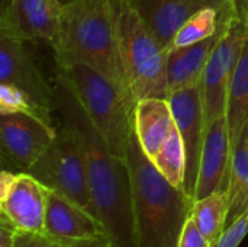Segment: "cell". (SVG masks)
Wrapping results in <instances>:
<instances>
[{"mask_svg": "<svg viewBox=\"0 0 248 247\" xmlns=\"http://www.w3.org/2000/svg\"><path fill=\"white\" fill-rule=\"evenodd\" d=\"M55 83L57 112L81 143L94 217L113 246L134 247L132 188L126 159L112 153L70 83L60 74Z\"/></svg>", "mask_w": 248, "mask_h": 247, "instance_id": "6da1fadb", "label": "cell"}, {"mask_svg": "<svg viewBox=\"0 0 248 247\" xmlns=\"http://www.w3.org/2000/svg\"><path fill=\"white\" fill-rule=\"evenodd\" d=\"M126 163L132 188L134 247H177L193 202L157 169L142 150L135 130Z\"/></svg>", "mask_w": 248, "mask_h": 247, "instance_id": "7a4b0ae2", "label": "cell"}, {"mask_svg": "<svg viewBox=\"0 0 248 247\" xmlns=\"http://www.w3.org/2000/svg\"><path fill=\"white\" fill-rule=\"evenodd\" d=\"M54 52L57 64H87L131 92L119 49L115 0H76L65 6Z\"/></svg>", "mask_w": 248, "mask_h": 247, "instance_id": "3957f363", "label": "cell"}, {"mask_svg": "<svg viewBox=\"0 0 248 247\" xmlns=\"http://www.w3.org/2000/svg\"><path fill=\"white\" fill-rule=\"evenodd\" d=\"M57 74L62 76L74 89L112 153L126 159L135 122L137 100L132 93L83 63L57 64Z\"/></svg>", "mask_w": 248, "mask_h": 247, "instance_id": "277c9868", "label": "cell"}, {"mask_svg": "<svg viewBox=\"0 0 248 247\" xmlns=\"http://www.w3.org/2000/svg\"><path fill=\"white\" fill-rule=\"evenodd\" d=\"M118 36L128 86L138 102L142 98H166L167 51L145 26L135 7L115 0Z\"/></svg>", "mask_w": 248, "mask_h": 247, "instance_id": "5b68a950", "label": "cell"}, {"mask_svg": "<svg viewBox=\"0 0 248 247\" xmlns=\"http://www.w3.org/2000/svg\"><path fill=\"white\" fill-rule=\"evenodd\" d=\"M46 189L61 194L94 215L90 201L84 153L77 132L61 121L46 151L26 172Z\"/></svg>", "mask_w": 248, "mask_h": 247, "instance_id": "8992f818", "label": "cell"}, {"mask_svg": "<svg viewBox=\"0 0 248 247\" xmlns=\"http://www.w3.org/2000/svg\"><path fill=\"white\" fill-rule=\"evenodd\" d=\"M224 32L205 67L201 89L203 102L205 130L212 121L225 115L227 93L248 38V26L235 17L219 15Z\"/></svg>", "mask_w": 248, "mask_h": 247, "instance_id": "52a82bcc", "label": "cell"}, {"mask_svg": "<svg viewBox=\"0 0 248 247\" xmlns=\"http://www.w3.org/2000/svg\"><path fill=\"white\" fill-rule=\"evenodd\" d=\"M0 83L22 90L36 115L52 125V112L57 111L55 89L42 76L25 42L6 33H0Z\"/></svg>", "mask_w": 248, "mask_h": 247, "instance_id": "ba28073f", "label": "cell"}, {"mask_svg": "<svg viewBox=\"0 0 248 247\" xmlns=\"http://www.w3.org/2000/svg\"><path fill=\"white\" fill-rule=\"evenodd\" d=\"M46 188L26 172L3 170L0 223L23 233H45Z\"/></svg>", "mask_w": 248, "mask_h": 247, "instance_id": "9c48e42d", "label": "cell"}, {"mask_svg": "<svg viewBox=\"0 0 248 247\" xmlns=\"http://www.w3.org/2000/svg\"><path fill=\"white\" fill-rule=\"evenodd\" d=\"M64 7L58 0H10L1 12L0 33L23 42L58 45Z\"/></svg>", "mask_w": 248, "mask_h": 247, "instance_id": "30bf717a", "label": "cell"}, {"mask_svg": "<svg viewBox=\"0 0 248 247\" xmlns=\"http://www.w3.org/2000/svg\"><path fill=\"white\" fill-rule=\"evenodd\" d=\"M57 128L28 112L0 114L3 159L19 172H28L55 138Z\"/></svg>", "mask_w": 248, "mask_h": 247, "instance_id": "8fae6325", "label": "cell"}, {"mask_svg": "<svg viewBox=\"0 0 248 247\" xmlns=\"http://www.w3.org/2000/svg\"><path fill=\"white\" fill-rule=\"evenodd\" d=\"M174 122L182 135L186 151V173L183 189L195 202L199 178L201 154L205 138V116L201 84L173 92L167 96Z\"/></svg>", "mask_w": 248, "mask_h": 247, "instance_id": "7c38bea8", "label": "cell"}, {"mask_svg": "<svg viewBox=\"0 0 248 247\" xmlns=\"http://www.w3.org/2000/svg\"><path fill=\"white\" fill-rule=\"evenodd\" d=\"M230 162L231 140L224 115L212 121L205 130L195 201L218 191H228Z\"/></svg>", "mask_w": 248, "mask_h": 247, "instance_id": "4fadbf2b", "label": "cell"}, {"mask_svg": "<svg viewBox=\"0 0 248 247\" xmlns=\"http://www.w3.org/2000/svg\"><path fill=\"white\" fill-rule=\"evenodd\" d=\"M209 6L221 10V0H140L135 9L150 32L167 51L186 20Z\"/></svg>", "mask_w": 248, "mask_h": 247, "instance_id": "5bb4252c", "label": "cell"}, {"mask_svg": "<svg viewBox=\"0 0 248 247\" xmlns=\"http://www.w3.org/2000/svg\"><path fill=\"white\" fill-rule=\"evenodd\" d=\"M45 233L58 242L105 236L100 221L58 192L46 191Z\"/></svg>", "mask_w": 248, "mask_h": 247, "instance_id": "9a60e30c", "label": "cell"}, {"mask_svg": "<svg viewBox=\"0 0 248 247\" xmlns=\"http://www.w3.org/2000/svg\"><path fill=\"white\" fill-rule=\"evenodd\" d=\"M224 32L219 19V29L215 35L183 48L167 51V90L169 95L186 87L201 84L208 60Z\"/></svg>", "mask_w": 248, "mask_h": 247, "instance_id": "2e32d148", "label": "cell"}, {"mask_svg": "<svg viewBox=\"0 0 248 247\" xmlns=\"http://www.w3.org/2000/svg\"><path fill=\"white\" fill-rule=\"evenodd\" d=\"M174 124L166 98H142L137 102L134 130L142 150L151 160L167 140Z\"/></svg>", "mask_w": 248, "mask_h": 247, "instance_id": "e0dca14e", "label": "cell"}, {"mask_svg": "<svg viewBox=\"0 0 248 247\" xmlns=\"http://www.w3.org/2000/svg\"><path fill=\"white\" fill-rule=\"evenodd\" d=\"M225 118L232 150L248 127V38L228 87Z\"/></svg>", "mask_w": 248, "mask_h": 247, "instance_id": "ac0fdd59", "label": "cell"}, {"mask_svg": "<svg viewBox=\"0 0 248 247\" xmlns=\"http://www.w3.org/2000/svg\"><path fill=\"white\" fill-rule=\"evenodd\" d=\"M230 213L228 191H218L205 198L196 199L192 207V217L203 236L212 245L227 229Z\"/></svg>", "mask_w": 248, "mask_h": 247, "instance_id": "d6986e66", "label": "cell"}, {"mask_svg": "<svg viewBox=\"0 0 248 247\" xmlns=\"http://www.w3.org/2000/svg\"><path fill=\"white\" fill-rule=\"evenodd\" d=\"M153 162L170 183L183 189L186 173V151L176 124Z\"/></svg>", "mask_w": 248, "mask_h": 247, "instance_id": "ffe728a7", "label": "cell"}, {"mask_svg": "<svg viewBox=\"0 0 248 247\" xmlns=\"http://www.w3.org/2000/svg\"><path fill=\"white\" fill-rule=\"evenodd\" d=\"M219 29V9L209 6L195 13L177 31L170 48H183L215 35ZM169 48V49H170ZM167 49V51H169Z\"/></svg>", "mask_w": 248, "mask_h": 247, "instance_id": "44dd1931", "label": "cell"}, {"mask_svg": "<svg viewBox=\"0 0 248 247\" xmlns=\"http://www.w3.org/2000/svg\"><path fill=\"white\" fill-rule=\"evenodd\" d=\"M248 183V127L231 150L228 195L234 198Z\"/></svg>", "mask_w": 248, "mask_h": 247, "instance_id": "7402d4cb", "label": "cell"}, {"mask_svg": "<svg viewBox=\"0 0 248 247\" xmlns=\"http://www.w3.org/2000/svg\"><path fill=\"white\" fill-rule=\"evenodd\" d=\"M13 112H28L36 115L29 98L22 90L12 84L0 83V114Z\"/></svg>", "mask_w": 248, "mask_h": 247, "instance_id": "603a6c76", "label": "cell"}, {"mask_svg": "<svg viewBox=\"0 0 248 247\" xmlns=\"http://www.w3.org/2000/svg\"><path fill=\"white\" fill-rule=\"evenodd\" d=\"M248 233V210L232 221L211 247H238Z\"/></svg>", "mask_w": 248, "mask_h": 247, "instance_id": "cb8c5ba5", "label": "cell"}, {"mask_svg": "<svg viewBox=\"0 0 248 247\" xmlns=\"http://www.w3.org/2000/svg\"><path fill=\"white\" fill-rule=\"evenodd\" d=\"M177 247H211L209 240L203 236V233L201 231V229L198 227L192 215L187 218L182 230Z\"/></svg>", "mask_w": 248, "mask_h": 247, "instance_id": "d4e9b609", "label": "cell"}, {"mask_svg": "<svg viewBox=\"0 0 248 247\" xmlns=\"http://www.w3.org/2000/svg\"><path fill=\"white\" fill-rule=\"evenodd\" d=\"M15 247H64V245L46 233H23L16 231Z\"/></svg>", "mask_w": 248, "mask_h": 247, "instance_id": "484cf974", "label": "cell"}, {"mask_svg": "<svg viewBox=\"0 0 248 247\" xmlns=\"http://www.w3.org/2000/svg\"><path fill=\"white\" fill-rule=\"evenodd\" d=\"M248 0H221V10L219 15L243 19L244 10L247 7Z\"/></svg>", "mask_w": 248, "mask_h": 247, "instance_id": "4316f807", "label": "cell"}, {"mask_svg": "<svg viewBox=\"0 0 248 247\" xmlns=\"http://www.w3.org/2000/svg\"><path fill=\"white\" fill-rule=\"evenodd\" d=\"M64 247H115L110 237L108 234L97 236V237H87V239H78L71 242H61Z\"/></svg>", "mask_w": 248, "mask_h": 247, "instance_id": "83f0119b", "label": "cell"}, {"mask_svg": "<svg viewBox=\"0 0 248 247\" xmlns=\"http://www.w3.org/2000/svg\"><path fill=\"white\" fill-rule=\"evenodd\" d=\"M15 229L4 223H0V247H15Z\"/></svg>", "mask_w": 248, "mask_h": 247, "instance_id": "f1b7e54d", "label": "cell"}, {"mask_svg": "<svg viewBox=\"0 0 248 247\" xmlns=\"http://www.w3.org/2000/svg\"><path fill=\"white\" fill-rule=\"evenodd\" d=\"M76 0H58V3L62 6V7H65V6H68V4H71V3H74Z\"/></svg>", "mask_w": 248, "mask_h": 247, "instance_id": "f546056e", "label": "cell"}, {"mask_svg": "<svg viewBox=\"0 0 248 247\" xmlns=\"http://www.w3.org/2000/svg\"><path fill=\"white\" fill-rule=\"evenodd\" d=\"M241 20L248 26V4L247 7H246V10H244V15H243V19H241Z\"/></svg>", "mask_w": 248, "mask_h": 247, "instance_id": "4dcf8cb0", "label": "cell"}, {"mask_svg": "<svg viewBox=\"0 0 248 247\" xmlns=\"http://www.w3.org/2000/svg\"><path fill=\"white\" fill-rule=\"evenodd\" d=\"M122 1L128 3V4H129V6H132V7H137V4H138V1H140V0H122Z\"/></svg>", "mask_w": 248, "mask_h": 247, "instance_id": "1f68e13d", "label": "cell"}]
</instances>
